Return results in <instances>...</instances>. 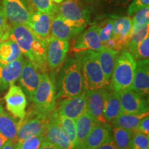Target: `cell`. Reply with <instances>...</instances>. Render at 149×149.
<instances>
[{"label":"cell","instance_id":"cell-41","mask_svg":"<svg viewBox=\"0 0 149 149\" xmlns=\"http://www.w3.org/2000/svg\"><path fill=\"white\" fill-rule=\"evenodd\" d=\"M97 149H119L117 148V145L115 144L114 140H113V136L106 141L102 146H100Z\"/></svg>","mask_w":149,"mask_h":149},{"label":"cell","instance_id":"cell-20","mask_svg":"<svg viewBox=\"0 0 149 149\" xmlns=\"http://www.w3.org/2000/svg\"><path fill=\"white\" fill-rule=\"evenodd\" d=\"M111 137V128L109 124L97 123L83 142L81 149H97Z\"/></svg>","mask_w":149,"mask_h":149},{"label":"cell","instance_id":"cell-4","mask_svg":"<svg viewBox=\"0 0 149 149\" xmlns=\"http://www.w3.org/2000/svg\"><path fill=\"white\" fill-rule=\"evenodd\" d=\"M136 68V60L127 49H123L117 56L111 78V88L119 93L130 89Z\"/></svg>","mask_w":149,"mask_h":149},{"label":"cell","instance_id":"cell-9","mask_svg":"<svg viewBox=\"0 0 149 149\" xmlns=\"http://www.w3.org/2000/svg\"><path fill=\"white\" fill-rule=\"evenodd\" d=\"M46 44L48 67L52 70H59L64 64L69 49L68 41L59 40L51 35L46 40Z\"/></svg>","mask_w":149,"mask_h":149},{"label":"cell","instance_id":"cell-17","mask_svg":"<svg viewBox=\"0 0 149 149\" xmlns=\"http://www.w3.org/2000/svg\"><path fill=\"white\" fill-rule=\"evenodd\" d=\"M131 90L145 97L149 93V61L148 59L136 61V68L134 74Z\"/></svg>","mask_w":149,"mask_h":149},{"label":"cell","instance_id":"cell-3","mask_svg":"<svg viewBox=\"0 0 149 149\" xmlns=\"http://www.w3.org/2000/svg\"><path fill=\"white\" fill-rule=\"evenodd\" d=\"M82 74L84 90L105 88L109 84L104 77L97 58V52L85 51L77 53Z\"/></svg>","mask_w":149,"mask_h":149},{"label":"cell","instance_id":"cell-28","mask_svg":"<svg viewBox=\"0 0 149 149\" xmlns=\"http://www.w3.org/2000/svg\"><path fill=\"white\" fill-rule=\"evenodd\" d=\"M147 115H148V112L141 114H126L122 113L111 124L113 127L122 128L135 131L140 121Z\"/></svg>","mask_w":149,"mask_h":149},{"label":"cell","instance_id":"cell-45","mask_svg":"<svg viewBox=\"0 0 149 149\" xmlns=\"http://www.w3.org/2000/svg\"><path fill=\"white\" fill-rule=\"evenodd\" d=\"M7 140H8V139L6 138L4 136L2 135L1 133H0V149L2 148V147L3 146V145H4L5 143L6 142Z\"/></svg>","mask_w":149,"mask_h":149},{"label":"cell","instance_id":"cell-18","mask_svg":"<svg viewBox=\"0 0 149 149\" xmlns=\"http://www.w3.org/2000/svg\"><path fill=\"white\" fill-rule=\"evenodd\" d=\"M53 17L37 10L31 13L27 26L37 37L46 40L51 37V22Z\"/></svg>","mask_w":149,"mask_h":149},{"label":"cell","instance_id":"cell-22","mask_svg":"<svg viewBox=\"0 0 149 149\" xmlns=\"http://www.w3.org/2000/svg\"><path fill=\"white\" fill-rule=\"evenodd\" d=\"M74 122L76 127L75 149H81L83 142L97 122L86 111L76 119Z\"/></svg>","mask_w":149,"mask_h":149},{"label":"cell","instance_id":"cell-13","mask_svg":"<svg viewBox=\"0 0 149 149\" xmlns=\"http://www.w3.org/2000/svg\"><path fill=\"white\" fill-rule=\"evenodd\" d=\"M55 111L59 115L75 120L86 111V95L84 90L79 95L61 100Z\"/></svg>","mask_w":149,"mask_h":149},{"label":"cell","instance_id":"cell-38","mask_svg":"<svg viewBox=\"0 0 149 149\" xmlns=\"http://www.w3.org/2000/svg\"><path fill=\"white\" fill-rule=\"evenodd\" d=\"M149 0H134L130 5L128 10V14L130 17L135 14L137 11L146 6H148Z\"/></svg>","mask_w":149,"mask_h":149},{"label":"cell","instance_id":"cell-32","mask_svg":"<svg viewBox=\"0 0 149 149\" xmlns=\"http://www.w3.org/2000/svg\"><path fill=\"white\" fill-rule=\"evenodd\" d=\"M115 20L114 18H107L98 25L99 40L104 47L107 46L111 40Z\"/></svg>","mask_w":149,"mask_h":149},{"label":"cell","instance_id":"cell-33","mask_svg":"<svg viewBox=\"0 0 149 149\" xmlns=\"http://www.w3.org/2000/svg\"><path fill=\"white\" fill-rule=\"evenodd\" d=\"M31 1L40 12L47 13L52 17L57 15V6L52 0H31Z\"/></svg>","mask_w":149,"mask_h":149},{"label":"cell","instance_id":"cell-40","mask_svg":"<svg viewBox=\"0 0 149 149\" xmlns=\"http://www.w3.org/2000/svg\"><path fill=\"white\" fill-rule=\"evenodd\" d=\"M8 20L6 17L3 8L0 6V33H6L10 30V26L8 24Z\"/></svg>","mask_w":149,"mask_h":149},{"label":"cell","instance_id":"cell-35","mask_svg":"<svg viewBox=\"0 0 149 149\" xmlns=\"http://www.w3.org/2000/svg\"><path fill=\"white\" fill-rule=\"evenodd\" d=\"M129 149H149V136L134 132Z\"/></svg>","mask_w":149,"mask_h":149},{"label":"cell","instance_id":"cell-48","mask_svg":"<svg viewBox=\"0 0 149 149\" xmlns=\"http://www.w3.org/2000/svg\"><path fill=\"white\" fill-rule=\"evenodd\" d=\"M128 1H129V0H128Z\"/></svg>","mask_w":149,"mask_h":149},{"label":"cell","instance_id":"cell-2","mask_svg":"<svg viewBox=\"0 0 149 149\" xmlns=\"http://www.w3.org/2000/svg\"><path fill=\"white\" fill-rule=\"evenodd\" d=\"M56 100L73 97L84 91L82 74L78 59L67 57L59 70L55 84Z\"/></svg>","mask_w":149,"mask_h":149},{"label":"cell","instance_id":"cell-43","mask_svg":"<svg viewBox=\"0 0 149 149\" xmlns=\"http://www.w3.org/2000/svg\"><path fill=\"white\" fill-rule=\"evenodd\" d=\"M17 142H15L11 140H7L1 149H17Z\"/></svg>","mask_w":149,"mask_h":149},{"label":"cell","instance_id":"cell-6","mask_svg":"<svg viewBox=\"0 0 149 149\" xmlns=\"http://www.w3.org/2000/svg\"><path fill=\"white\" fill-rule=\"evenodd\" d=\"M67 25L84 31L90 19L89 11L81 0H64L57 6V15Z\"/></svg>","mask_w":149,"mask_h":149},{"label":"cell","instance_id":"cell-29","mask_svg":"<svg viewBox=\"0 0 149 149\" xmlns=\"http://www.w3.org/2000/svg\"><path fill=\"white\" fill-rule=\"evenodd\" d=\"M56 122L58 124L59 127L64 131L65 135L69 139L73 148L75 149L76 147V127L75 122L72 119L67 118L64 116H61L57 114L55 109L52 113Z\"/></svg>","mask_w":149,"mask_h":149},{"label":"cell","instance_id":"cell-31","mask_svg":"<svg viewBox=\"0 0 149 149\" xmlns=\"http://www.w3.org/2000/svg\"><path fill=\"white\" fill-rule=\"evenodd\" d=\"M148 25L141 27H132L131 34L128 42L127 51L131 55L135 50L137 45L142 41L146 36L149 35Z\"/></svg>","mask_w":149,"mask_h":149},{"label":"cell","instance_id":"cell-26","mask_svg":"<svg viewBox=\"0 0 149 149\" xmlns=\"http://www.w3.org/2000/svg\"><path fill=\"white\" fill-rule=\"evenodd\" d=\"M18 122L14 117L3 111L0 115V133L8 140L17 142Z\"/></svg>","mask_w":149,"mask_h":149},{"label":"cell","instance_id":"cell-1","mask_svg":"<svg viewBox=\"0 0 149 149\" xmlns=\"http://www.w3.org/2000/svg\"><path fill=\"white\" fill-rule=\"evenodd\" d=\"M8 39L14 41L21 50L22 55L42 72H46V40L37 37L25 25L13 26L10 28Z\"/></svg>","mask_w":149,"mask_h":149},{"label":"cell","instance_id":"cell-37","mask_svg":"<svg viewBox=\"0 0 149 149\" xmlns=\"http://www.w3.org/2000/svg\"><path fill=\"white\" fill-rule=\"evenodd\" d=\"M149 7L146 6L137 11L132 19V27H141L148 25Z\"/></svg>","mask_w":149,"mask_h":149},{"label":"cell","instance_id":"cell-11","mask_svg":"<svg viewBox=\"0 0 149 149\" xmlns=\"http://www.w3.org/2000/svg\"><path fill=\"white\" fill-rule=\"evenodd\" d=\"M4 100L6 109L11 114L20 120H23L26 115L27 100L21 87L15 84L11 85L4 97Z\"/></svg>","mask_w":149,"mask_h":149},{"label":"cell","instance_id":"cell-15","mask_svg":"<svg viewBox=\"0 0 149 149\" xmlns=\"http://www.w3.org/2000/svg\"><path fill=\"white\" fill-rule=\"evenodd\" d=\"M2 8L7 20L13 26H27L31 13L22 0H3Z\"/></svg>","mask_w":149,"mask_h":149},{"label":"cell","instance_id":"cell-16","mask_svg":"<svg viewBox=\"0 0 149 149\" xmlns=\"http://www.w3.org/2000/svg\"><path fill=\"white\" fill-rule=\"evenodd\" d=\"M104 46L99 40L98 25L93 26L80 34L72 45V51L79 53L85 51H100Z\"/></svg>","mask_w":149,"mask_h":149},{"label":"cell","instance_id":"cell-24","mask_svg":"<svg viewBox=\"0 0 149 149\" xmlns=\"http://www.w3.org/2000/svg\"><path fill=\"white\" fill-rule=\"evenodd\" d=\"M119 53L120 52L107 47H104L101 51L97 52L99 63L103 71L105 79L109 84H110V81H111L115 61Z\"/></svg>","mask_w":149,"mask_h":149},{"label":"cell","instance_id":"cell-30","mask_svg":"<svg viewBox=\"0 0 149 149\" xmlns=\"http://www.w3.org/2000/svg\"><path fill=\"white\" fill-rule=\"evenodd\" d=\"M134 132L122 128L113 127V138L119 149H129Z\"/></svg>","mask_w":149,"mask_h":149},{"label":"cell","instance_id":"cell-19","mask_svg":"<svg viewBox=\"0 0 149 149\" xmlns=\"http://www.w3.org/2000/svg\"><path fill=\"white\" fill-rule=\"evenodd\" d=\"M23 62L22 57L9 64L0 65V91L7 89L19 78Z\"/></svg>","mask_w":149,"mask_h":149},{"label":"cell","instance_id":"cell-34","mask_svg":"<svg viewBox=\"0 0 149 149\" xmlns=\"http://www.w3.org/2000/svg\"><path fill=\"white\" fill-rule=\"evenodd\" d=\"M45 138V133L30 137L25 140L17 142V149H39Z\"/></svg>","mask_w":149,"mask_h":149},{"label":"cell","instance_id":"cell-44","mask_svg":"<svg viewBox=\"0 0 149 149\" xmlns=\"http://www.w3.org/2000/svg\"><path fill=\"white\" fill-rule=\"evenodd\" d=\"M10 31V30H9ZM9 31L6 33H0V44L3 41L8 40V35H9Z\"/></svg>","mask_w":149,"mask_h":149},{"label":"cell","instance_id":"cell-21","mask_svg":"<svg viewBox=\"0 0 149 149\" xmlns=\"http://www.w3.org/2000/svg\"><path fill=\"white\" fill-rule=\"evenodd\" d=\"M44 139L56 145L60 149H74L69 139L52 115L50 117Z\"/></svg>","mask_w":149,"mask_h":149},{"label":"cell","instance_id":"cell-47","mask_svg":"<svg viewBox=\"0 0 149 149\" xmlns=\"http://www.w3.org/2000/svg\"><path fill=\"white\" fill-rule=\"evenodd\" d=\"M3 111V107L2 106H1V104H0V115L1 114V113Z\"/></svg>","mask_w":149,"mask_h":149},{"label":"cell","instance_id":"cell-25","mask_svg":"<svg viewBox=\"0 0 149 149\" xmlns=\"http://www.w3.org/2000/svg\"><path fill=\"white\" fill-rule=\"evenodd\" d=\"M122 113L118 93L108 91L104 104V117L107 124H111L119 115Z\"/></svg>","mask_w":149,"mask_h":149},{"label":"cell","instance_id":"cell-5","mask_svg":"<svg viewBox=\"0 0 149 149\" xmlns=\"http://www.w3.org/2000/svg\"><path fill=\"white\" fill-rule=\"evenodd\" d=\"M33 109L37 113L51 117L55 109L56 88L53 78L44 72L33 94Z\"/></svg>","mask_w":149,"mask_h":149},{"label":"cell","instance_id":"cell-46","mask_svg":"<svg viewBox=\"0 0 149 149\" xmlns=\"http://www.w3.org/2000/svg\"><path fill=\"white\" fill-rule=\"evenodd\" d=\"M52 1L56 3H60L62 2V1H64V0H52Z\"/></svg>","mask_w":149,"mask_h":149},{"label":"cell","instance_id":"cell-39","mask_svg":"<svg viewBox=\"0 0 149 149\" xmlns=\"http://www.w3.org/2000/svg\"><path fill=\"white\" fill-rule=\"evenodd\" d=\"M134 132H139L149 136V116L144 117L139 122L138 126Z\"/></svg>","mask_w":149,"mask_h":149},{"label":"cell","instance_id":"cell-10","mask_svg":"<svg viewBox=\"0 0 149 149\" xmlns=\"http://www.w3.org/2000/svg\"><path fill=\"white\" fill-rule=\"evenodd\" d=\"M121 111L126 114H141L148 112V100L131 89L118 93Z\"/></svg>","mask_w":149,"mask_h":149},{"label":"cell","instance_id":"cell-7","mask_svg":"<svg viewBox=\"0 0 149 149\" xmlns=\"http://www.w3.org/2000/svg\"><path fill=\"white\" fill-rule=\"evenodd\" d=\"M50 117L37 113L33 109L30 110L23 120L18 122L17 142L45 133Z\"/></svg>","mask_w":149,"mask_h":149},{"label":"cell","instance_id":"cell-14","mask_svg":"<svg viewBox=\"0 0 149 149\" xmlns=\"http://www.w3.org/2000/svg\"><path fill=\"white\" fill-rule=\"evenodd\" d=\"M86 112L100 124H107L104 117V104L108 91L106 88L86 91Z\"/></svg>","mask_w":149,"mask_h":149},{"label":"cell","instance_id":"cell-12","mask_svg":"<svg viewBox=\"0 0 149 149\" xmlns=\"http://www.w3.org/2000/svg\"><path fill=\"white\" fill-rule=\"evenodd\" d=\"M33 66L29 59H24L23 66L19 76V84L22 89L30 100H32L33 94L42 79L43 74Z\"/></svg>","mask_w":149,"mask_h":149},{"label":"cell","instance_id":"cell-36","mask_svg":"<svg viewBox=\"0 0 149 149\" xmlns=\"http://www.w3.org/2000/svg\"><path fill=\"white\" fill-rule=\"evenodd\" d=\"M131 55L135 60L148 59L149 57V35L146 36L136 47Z\"/></svg>","mask_w":149,"mask_h":149},{"label":"cell","instance_id":"cell-8","mask_svg":"<svg viewBox=\"0 0 149 149\" xmlns=\"http://www.w3.org/2000/svg\"><path fill=\"white\" fill-rule=\"evenodd\" d=\"M132 19L122 17L115 20L111 40L106 47L120 52L126 49L131 34Z\"/></svg>","mask_w":149,"mask_h":149},{"label":"cell","instance_id":"cell-42","mask_svg":"<svg viewBox=\"0 0 149 149\" xmlns=\"http://www.w3.org/2000/svg\"><path fill=\"white\" fill-rule=\"evenodd\" d=\"M39 149H60V148H59L58 146H56V145L52 144V143L49 142V141H46L44 139Z\"/></svg>","mask_w":149,"mask_h":149},{"label":"cell","instance_id":"cell-23","mask_svg":"<svg viewBox=\"0 0 149 149\" xmlns=\"http://www.w3.org/2000/svg\"><path fill=\"white\" fill-rule=\"evenodd\" d=\"M51 36L61 40L68 41L76 37L80 33L81 30L75 29L67 25L63 19L58 15L53 17L51 22Z\"/></svg>","mask_w":149,"mask_h":149},{"label":"cell","instance_id":"cell-27","mask_svg":"<svg viewBox=\"0 0 149 149\" xmlns=\"http://www.w3.org/2000/svg\"><path fill=\"white\" fill-rule=\"evenodd\" d=\"M23 57L21 50L14 41L8 40L0 44V65H5Z\"/></svg>","mask_w":149,"mask_h":149}]
</instances>
